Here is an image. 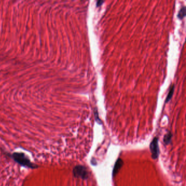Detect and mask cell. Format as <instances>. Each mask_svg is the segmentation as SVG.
Instances as JSON below:
<instances>
[{"label": "cell", "instance_id": "obj_1", "mask_svg": "<svg viewBox=\"0 0 186 186\" xmlns=\"http://www.w3.org/2000/svg\"><path fill=\"white\" fill-rule=\"evenodd\" d=\"M12 157L18 163L24 166L28 167L31 168H35V165L31 163L30 159L23 153H14L12 154Z\"/></svg>", "mask_w": 186, "mask_h": 186}, {"label": "cell", "instance_id": "obj_2", "mask_svg": "<svg viewBox=\"0 0 186 186\" xmlns=\"http://www.w3.org/2000/svg\"><path fill=\"white\" fill-rule=\"evenodd\" d=\"M73 174L75 177L86 180L89 177V173L86 168L82 165H78L73 169Z\"/></svg>", "mask_w": 186, "mask_h": 186}, {"label": "cell", "instance_id": "obj_3", "mask_svg": "<svg viewBox=\"0 0 186 186\" xmlns=\"http://www.w3.org/2000/svg\"><path fill=\"white\" fill-rule=\"evenodd\" d=\"M158 142V139L155 138L150 144V150L152 153V158L153 159H157L158 158L159 154Z\"/></svg>", "mask_w": 186, "mask_h": 186}, {"label": "cell", "instance_id": "obj_4", "mask_svg": "<svg viewBox=\"0 0 186 186\" xmlns=\"http://www.w3.org/2000/svg\"><path fill=\"white\" fill-rule=\"evenodd\" d=\"M124 165V162L123 160L120 159L118 158V160L116 161V163L115 164V166L113 167V176L115 177L116 174L118 173V171H120V170L122 168V167Z\"/></svg>", "mask_w": 186, "mask_h": 186}, {"label": "cell", "instance_id": "obj_5", "mask_svg": "<svg viewBox=\"0 0 186 186\" xmlns=\"http://www.w3.org/2000/svg\"><path fill=\"white\" fill-rule=\"evenodd\" d=\"M186 7L183 6V7L181 8L180 11L179 12V14L177 15V17L180 19H182L184 17L186 16Z\"/></svg>", "mask_w": 186, "mask_h": 186}, {"label": "cell", "instance_id": "obj_6", "mask_svg": "<svg viewBox=\"0 0 186 186\" xmlns=\"http://www.w3.org/2000/svg\"><path fill=\"white\" fill-rule=\"evenodd\" d=\"M174 90H175V86H174V85H173L172 86V87H171V89H170V90H169V93H168L167 97L165 103H167V102L170 101V100L171 99L172 97L173 96V94H174Z\"/></svg>", "mask_w": 186, "mask_h": 186}, {"label": "cell", "instance_id": "obj_7", "mask_svg": "<svg viewBox=\"0 0 186 186\" xmlns=\"http://www.w3.org/2000/svg\"><path fill=\"white\" fill-rule=\"evenodd\" d=\"M171 136L172 135L170 133H168L167 135H165L164 139V141L166 144H168L169 142L171 141Z\"/></svg>", "mask_w": 186, "mask_h": 186}, {"label": "cell", "instance_id": "obj_8", "mask_svg": "<svg viewBox=\"0 0 186 186\" xmlns=\"http://www.w3.org/2000/svg\"><path fill=\"white\" fill-rule=\"evenodd\" d=\"M104 3L103 1H98L97 2V7H99V6H101V5Z\"/></svg>", "mask_w": 186, "mask_h": 186}]
</instances>
